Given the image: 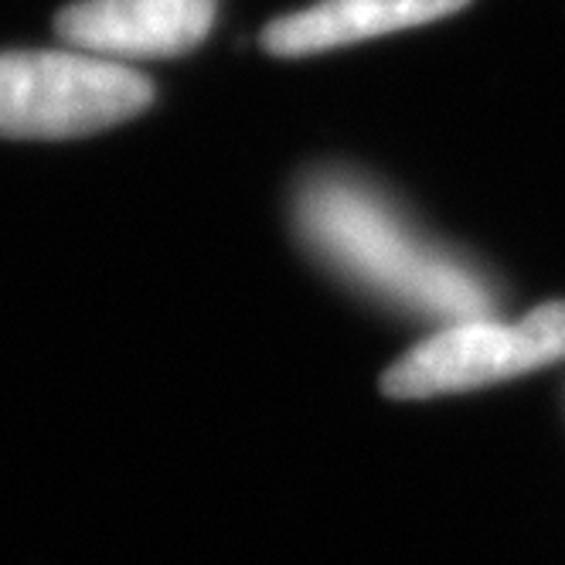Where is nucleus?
<instances>
[{"label":"nucleus","mask_w":565,"mask_h":565,"mask_svg":"<svg viewBox=\"0 0 565 565\" xmlns=\"http://www.w3.org/2000/svg\"><path fill=\"white\" fill-rule=\"evenodd\" d=\"M565 358V303H545L518 324L460 320L402 354L382 375L392 398H433L518 379Z\"/></svg>","instance_id":"7ed1b4c3"},{"label":"nucleus","mask_w":565,"mask_h":565,"mask_svg":"<svg viewBox=\"0 0 565 565\" xmlns=\"http://www.w3.org/2000/svg\"><path fill=\"white\" fill-rule=\"evenodd\" d=\"M467 4L470 0H320L276 18L263 31V45L279 58H300L450 18Z\"/></svg>","instance_id":"39448f33"},{"label":"nucleus","mask_w":565,"mask_h":565,"mask_svg":"<svg viewBox=\"0 0 565 565\" xmlns=\"http://www.w3.org/2000/svg\"><path fill=\"white\" fill-rule=\"evenodd\" d=\"M153 86L140 72L78 49L0 52V137L72 140L140 116Z\"/></svg>","instance_id":"f03ea898"},{"label":"nucleus","mask_w":565,"mask_h":565,"mask_svg":"<svg viewBox=\"0 0 565 565\" xmlns=\"http://www.w3.org/2000/svg\"><path fill=\"white\" fill-rule=\"evenodd\" d=\"M310 249L365 290L416 313L460 324L488 320L491 294L463 266L426 246L402 218L351 178H313L297 201Z\"/></svg>","instance_id":"f257e3e1"},{"label":"nucleus","mask_w":565,"mask_h":565,"mask_svg":"<svg viewBox=\"0 0 565 565\" xmlns=\"http://www.w3.org/2000/svg\"><path fill=\"white\" fill-rule=\"evenodd\" d=\"M215 24V0H75L55 18L68 49L106 62L174 58L205 42Z\"/></svg>","instance_id":"20e7f679"}]
</instances>
